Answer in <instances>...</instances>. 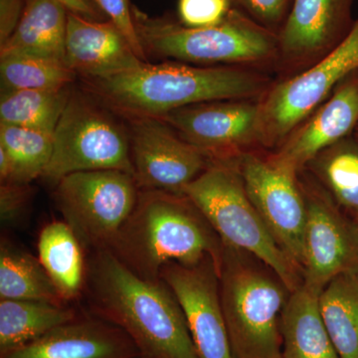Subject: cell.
Segmentation results:
<instances>
[{
	"label": "cell",
	"mask_w": 358,
	"mask_h": 358,
	"mask_svg": "<svg viewBox=\"0 0 358 358\" xmlns=\"http://www.w3.org/2000/svg\"><path fill=\"white\" fill-rule=\"evenodd\" d=\"M80 80L82 88L127 122L162 117L212 101L259 100L275 79L258 68L166 60L143 63L114 76Z\"/></svg>",
	"instance_id": "obj_1"
},
{
	"label": "cell",
	"mask_w": 358,
	"mask_h": 358,
	"mask_svg": "<svg viewBox=\"0 0 358 358\" xmlns=\"http://www.w3.org/2000/svg\"><path fill=\"white\" fill-rule=\"evenodd\" d=\"M88 313L121 329L141 358H197L185 313L164 280L134 274L110 251L86 254Z\"/></svg>",
	"instance_id": "obj_2"
},
{
	"label": "cell",
	"mask_w": 358,
	"mask_h": 358,
	"mask_svg": "<svg viewBox=\"0 0 358 358\" xmlns=\"http://www.w3.org/2000/svg\"><path fill=\"white\" fill-rule=\"evenodd\" d=\"M109 250L134 274L152 282L171 263L193 267L211 258L221 271L224 253L217 234L192 200L162 190H140Z\"/></svg>",
	"instance_id": "obj_3"
},
{
	"label": "cell",
	"mask_w": 358,
	"mask_h": 358,
	"mask_svg": "<svg viewBox=\"0 0 358 358\" xmlns=\"http://www.w3.org/2000/svg\"><path fill=\"white\" fill-rule=\"evenodd\" d=\"M131 13L147 57L196 66H245L274 72L278 34L234 7L222 22L199 28L187 27L169 17H152L134 6Z\"/></svg>",
	"instance_id": "obj_4"
},
{
	"label": "cell",
	"mask_w": 358,
	"mask_h": 358,
	"mask_svg": "<svg viewBox=\"0 0 358 358\" xmlns=\"http://www.w3.org/2000/svg\"><path fill=\"white\" fill-rule=\"evenodd\" d=\"M182 193L201 212L223 248L256 257L289 293L303 284L301 268L278 244L259 215L235 162H210Z\"/></svg>",
	"instance_id": "obj_5"
},
{
	"label": "cell",
	"mask_w": 358,
	"mask_h": 358,
	"mask_svg": "<svg viewBox=\"0 0 358 358\" xmlns=\"http://www.w3.org/2000/svg\"><path fill=\"white\" fill-rule=\"evenodd\" d=\"M219 291L234 358H282L280 326L289 291L281 280L224 248Z\"/></svg>",
	"instance_id": "obj_6"
},
{
	"label": "cell",
	"mask_w": 358,
	"mask_h": 358,
	"mask_svg": "<svg viewBox=\"0 0 358 358\" xmlns=\"http://www.w3.org/2000/svg\"><path fill=\"white\" fill-rule=\"evenodd\" d=\"M53 143L41 178L52 185L79 171L115 169L134 176L128 124L81 86L73 87Z\"/></svg>",
	"instance_id": "obj_7"
},
{
	"label": "cell",
	"mask_w": 358,
	"mask_h": 358,
	"mask_svg": "<svg viewBox=\"0 0 358 358\" xmlns=\"http://www.w3.org/2000/svg\"><path fill=\"white\" fill-rule=\"evenodd\" d=\"M53 201L86 252L109 249L138 201L140 188L126 171H79L55 183Z\"/></svg>",
	"instance_id": "obj_8"
},
{
	"label": "cell",
	"mask_w": 358,
	"mask_h": 358,
	"mask_svg": "<svg viewBox=\"0 0 358 358\" xmlns=\"http://www.w3.org/2000/svg\"><path fill=\"white\" fill-rule=\"evenodd\" d=\"M357 69L358 18L348 37L326 57L293 77L274 80L259 99L260 148H279Z\"/></svg>",
	"instance_id": "obj_9"
},
{
	"label": "cell",
	"mask_w": 358,
	"mask_h": 358,
	"mask_svg": "<svg viewBox=\"0 0 358 358\" xmlns=\"http://www.w3.org/2000/svg\"><path fill=\"white\" fill-rule=\"evenodd\" d=\"M235 164L250 200L271 234L301 268L307 201L300 173L264 148L245 152Z\"/></svg>",
	"instance_id": "obj_10"
},
{
	"label": "cell",
	"mask_w": 358,
	"mask_h": 358,
	"mask_svg": "<svg viewBox=\"0 0 358 358\" xmlns=\"http://www.w3.org/2000/svg\"><path fill=\"white\" fill-rule=\"evenodd\" d=\"M210 162H236L259 143L258 100L212 101L159 117Z\"/></svg>",
	"instance_id": "obj_11"
},
{
	"label": "cell",
	"mask_w": 358,
	"mask_h": 358,
	"mask_svg": "<svg viewBox=\"0 0 358 358\" xmlns=\"http://www.w3.org/2000/svg\"><path fill=\"white\" fill-rule=\"evenodd\" d=\"M307 201L303 282L322 292L334 278L358 271V228L320 185L301 181Z\"/></svg>",
	"instance_id": "obj_12"
},
{
	"label": "cell",
	"mask_w": 358,
	"mask_h": 358,
	"mask_svg": "<svg viewBox=\"0 0 358 358\" xmlns=\"http://www.w3.org/2000/svg\"><path fill=\"white\" fill-rule=\"evenodd\" d=\"M355 0H293L278 34L275 80L303 72L326 57L352 31Z\"/></svg>",
	"instance_id": "obj_13"
},
{
	"label": "cell",
	"mask_w": 358,
	"mask_h": 358,
	"mask_svg": "<svg viewBox=\"0 0 358 358\" xmlns=\"http://www.w3.org/2000/svg\"><path fill=\"white\" fill-rule=\"evenodd\" d=\"M134 178L140 190L182 193L209 166L199 150L159 117L127 121Z\"/></svg>",
	"instance_id": "obj_14"
},
{
	"label": "cell",
	"mask_w": 358,
	"mask_h": 358,
	"mask_svg": "<svg viewBox=\"0 0 358 358\" xmlns=\"http://www.w3.org/2000/svg\"><path fill=\"white\" fill-rule=\"evenodd\" d=\"M219 274L211 258L193 267L167 264L160 273L185 313L197 358H234L221 306Z\"/></svg>",
	"instance_id": "obj_15"
},
{
	"label": "cell",
	"mask_w": 358,
	"mask_h": 358,
	"mask_svg": "<svg viewBox=\"0 0 358 358\" xmlns=\"http://www.w3.org/2000/svg\"><path fill=\"white\" fill-rule=\"evenodd\" d=\"M358 124V69L272 150L285 164L301 173L315 155L352 136Z\"/></svg>",
	"instance_id": "obj_16"
},
{
	"label": "cell",
	"mask_w": 358,
	"mask_h": 358,
	"mask_svg": "<svg viewBox=\"0 0 358 358\" xmlns=\"http://www.w3.org/2000/svg\"><path fill=\"white\" fill-rule=\"evenodd\" d=\"M65 63L80 79L121 74L143 65L134 47L110 20L68 13Z\"/></svg>",
	"instance_id": "obj_17"
},
{
	"label": "cell",
	"mask_w": 358,
	"mask_h": 358,
	"mask_svg": "<svg viewBox=\"0 0 358 358\" xmlns=\"http://www.w3.org/2000/svg\"><path fill=\"white\" fill-rule=\"evenodd\" d=\"M1 358H141L119 327L87 313Z\"/></svg>",
	"instance_id": "obj_18"
},
{
	"label": "cell",
	"mask_w": 358,
	"mask_h": 358,
	"mask_svg": "<svg viewBox=\"0 0 358 358\" xmlns=\"http://www.w3.org/2000/svg\"><path fill=\"white\" fill-rule=\"evenodd\" d=\"M322 292L301 284L281 315L282 358H341L320 308Z\"/></svg>",
	"instance_id": "obj_19"
},
{
	"label": "cell",
	"mask_w": 358,
	"mask_h": 358,
	"mask_svg": "<svg viewBox=\"0 0 358 358\" xmlns=\"http://www.w3.org/2000/svg\"><path fill=\"white\" fill-rule=\"evenodd\" d=\"M68 13L58 0H25L13 34L0 44V55L25 54L65 62Z\"/></svg>",
	"instance_id": "obj_20"
},
{
	"label": "cell",
	"mask_w": 358,
	"mask_h": 358,
	"mask_svg": "<svg viewBox=\"0 0 358 358\" xmlns=\"http://www.w3.org/2000/svg\"><path fill=\"white\" fill-rule=\"evenodd\" d=\"M38 259L66 303L81 299L86 282V252L65 221L54 220L40 231Z\"/></svg>",
	"instance_id": "obj_21"
},
{
	"label": "cell",
	"mask_w": 358,
	"mask_h": 358,
	"mask_svg": "<svg viewBox=\"0 0 358 358\" xmlns=\"http://www.w3.org/2000/svg\"><path fill=\"white\" fill-rule=\"evenodd\" d=\"M78 317L77 310L68 303L0 300V355L22 348Z\"/></svg>",
	"instance_id": "obj_22"
},
{
	"label": "cell",
	"mask_w": 358,
	"mask_h": 358,
	"mask_svg": "<svg viewBox=\"0 0 358 358\" xmlns=\"http://www.w3.org/2000/svg\"><path fill=\"white\" fill-rule=\"evenodd\" d=\"M53 134L0 124V182L41 178L53 152Z\"/></svg>",
	"instance_id": "obj_23"
},
{
	"label": "cell",
	"mask_w": 358,
	"mask_h": 358,
	"mask_svg": "<svg viewBox=\"0 0 358 358\" xmlns=\"http://www.w3.org/2000/svg\"><path fill=\"white\" fill-rule=\"evenodd\" d=\"M0 300L67 303L39 259L4 237L0 244Z\"/></svg>",
	"instance_id": "obj_24"
},
{
	"label": "cell",
	"mask_w": 358,
	"mask_h": 358,
	"mask_svg": "<svg viewBox=\"0 0 358 358\" xmlns=\"http://www.w3.org/2000/svg\"><path fill=\"white\" fill-rule=\"evenodd\" d=\"M322 319L341 358H358V271L334 278L320 294Z\"/></svg>",
	"instance_id": "obj_25"
},
{
	"label": "cell",
	"mask_w": 358,
	"mask_h": 358,
	"mask_svg": "<svg viewBox=\"0 0 358 358\" xmlns=\"http://www.w3.org/2000/svg\"><path fill=\"white\" fill-rule=\"evenodd\" d=\"M305 169L319 179L339 208L358 221V143L352 136L320 152Z\"/></svg>",
	"instance_id": "obj_26"
},
{
	"label": "cell",
	"mask_w": 358,
	"mask_h": 358,
	"mask_svg": "<svg viewBox=\"0 0 358 358\" xmlns=\"http://www.w3.org/2000/svg\"><path fill=\"white\" fill-rule=\"evenodd\" d=\"M73 86L55 90L1 91L0 124L53 134Z\"/></svg>",
	"instance_id": "obj_27"
},
{
	"label": "cell",
	"mask_w": 358,
	"mask_h": 358,
	"mask_svg": "<svg viewBox=\"0 0 358 358\" xmlns=\"http://www.w3.org/2000/svg\"><path fill=\"white\" fill-rule=\"evenodd\" d=\"M0 77L2 91L65 88L78 78L63 61L25 54L0 55Z\"/></svg>",
	"instance_id": "obj_28"
},
{
	"label": "cell",
	"mask_w": 358,
	"mask_h": 358,
	"mask_svg": "<svg viewBox=\"0 0 358 358\" xmlns=\"http://www.w3.org/2000/svg\"><path fill=\"white\" fill-rule=\"evenodd\" d=\"M230 3L257 24L279 34L293 0H230Z\"/></svg>",
	"instance_id": "obj_29"
},
{
	"label": "cell",
	"mask_w": 358,
	"mask_h": 358,
	"mask_svg": "<svg viewBox=\"0 0 358 358\" xmlns=\"http://www.w3.org/2000/svg\"><path fill=\"white\" fill-rule=\"evenodd\" d=\"M32 187L18 182H0V219L4 227H20L31 205Z\"/></svg>",
	"instance_id": "obj_30"
},
{
	"label": "cell",
	"mask_w": 358,
	"mask_h": 358,
	"mask_svg": "<svg viewBox=\"0 0 358 358\" xmlns=\"http://www.w3.org/2000/svg\"><path fill=\"white\" fill-rule=\"evenodd\" d=\"M231 8L230 0H178L179 21L187 27H209L222 22Z\"/></svg>",
	"instance_id": "obj_31"
},
{
	"label": "cell",
	"mask_w": 358,
	"mask_h": 358,
	"mask_svg": "<svg viewBox=\"0 0 358 358\" xmlns=\"http://www.w3.org/2000/svg\"><path fill=\"white\" fill-rule=\"evenodd\" d=\"M108 20L114 23L120 31L126 36L143 62H148L147 55L143 50L140 39L133 20L131 6L129 0H89Z\"/></svg>",
	"instance_id": "obj_32"
},
{
	"label": "cell",
	"mask_w": 358,
	"mask_h": 358,
	"mask_svg": "<svg viewBox=\"0 0 358 358\" xmlns=\"http://www.w3.org/2000/svg\"><path fill=\"white\" fill-rule=\"evenodd\" d=\"M24 3L25 0H0V44L13 34Z\"/></svg>",
	"instance_id": "obj_33"
},
{
	"label": "cell",
	"mask_w": 358,
	"mask_h": 358,
	"mask_svg": "<svg viewBox=\"0 0 358 358\" xmlns=\"http://www.w3.org/2000/svg\"><path fill=\"white\" fill-rule=\"evenodd\" d=\"M70 13L79 14L92 20L102 21L103 15L89 0H58Z\"/></svg>",
	"instance_id": "obj_34"
},
{
	"label": "cell",
	"mask_w": 358,
	"mask_h": 358,
	"mask_svg": "<svg viewBox=\"0 0 358 358\" xmlns=\"http://www.w3.org/2000/svg\"><path fill=\"white\" fill-rule=\"evenodd\" d=\"M352 136L353 138H355V140L357 141V143H358V124L357 128H355V131H353Z\"/></svg>",
	"instance_id": "obj_35"
}]
</instances>
